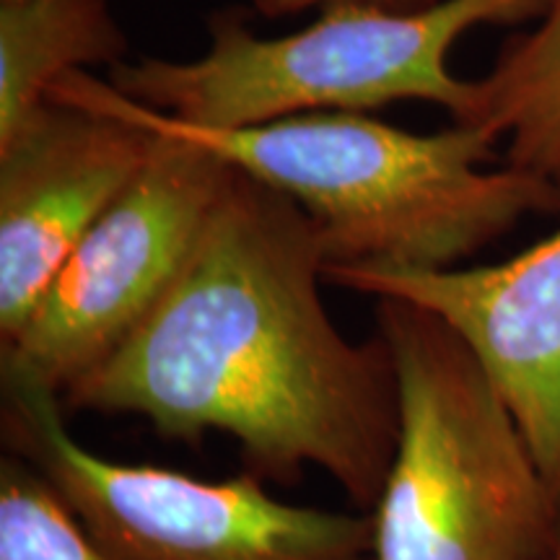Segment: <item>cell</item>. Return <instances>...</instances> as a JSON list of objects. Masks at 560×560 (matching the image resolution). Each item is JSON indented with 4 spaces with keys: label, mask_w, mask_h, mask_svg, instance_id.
I'll list each match as a JSON object with an SVG mask.
<instances>
[{
    "label": "cell",
    "mask_w": 560,
    "mask_h": 560,
    "mask_svg": "<svg viewBox=\"0 0 560 560\" xmlns=\"http://www.w3.org/2000/svg\"><path fill=\"white\" fill-rule=\"evenodd\" d=\"M50 102L213 151L304 210L327 268H457L527 215L560 213L558 185L509 164L486 166L495 140L470 125L420 136L366 112H310L247 128H198L128 100L89 70L55 83Z\"/></svg>",
    "instance_id": "7a4b0ae2"
},
{
    "label": "cell",
    "mask_w": 560,
    "mask_h": 560,
    "mask_svg": "<svg viewBox=\"0 0 560 560\" xmlns=\"http://www.w3.org/2000/svg\"><path fill=\"white\" fill-rule=\"evenodd\" d=\"M128 37L107 0H0V145L50 104L58 81L120 66Z\"/></svg>",
    "instance_id": "9c48e42d"
},
{
    "label": "cell",
    "mask_w": 560,
    "mask_h": 560,
    "mask_svg": "<svg viewBox=\"0 0 560 560\" xmlns=\"http://www.w3.org/2000/svg\"><path fill=\"white\" fill-rule=\"evenodd\" d=\"M229 172L213 151L156 132L138 177L83 236L26 325L0 342L3 384L62 397L100 366L170 289Z\"/></svg>",
    "instance_id": "8992f818"
},
{
    "label": "cell",
    "mask_w": 560,
    "mask_h": 560,
    "mask_svg": "<svg viewBox=\"0 0 560 560\" xmlns=\"http://www.w3.org/2000/svg\"><path fill=\"white\" fill-rule=\"evenodd\" d=\"M325 280L444 319L509 405L560 506V231L480 268H325Z\"/></svg>",
    "instance_id": "ba28073f"
},
{
    "label": "cell",
    "mask_w": 560,
    "mask_h": 560,
    "mask_svg": "<svg viewBox=\"0 0 560 560\" xmlns=\"http://www.w3.org/2000/svg\"><path fill=\"white\" fill-rule=\"evenodd\" d=\"M558 560H560V556H558Z\"/></svg>",
    "instance_id": "4fadbf2b"
},
{
    "label": "cell",
    "mask_w": 560,
    "mask_h": 560,
    "mask_svg": "<svg viewBox=\"0 0 560 560\" xmlns=\"http://www.w3.org/2000/svg\"><path fill=\"white\" fill-rule=\"evenodd\" d=\"M457 125L506 143V164L560 187V0H535L527 32L511 37Z\"/></svg>",
    "instance_id": "30bf717a"
},
{
    "label": "cell",
    "mask_w": 560,
    "mask_h": 560,
    "mask_svg": "<svg viewBox=\"0 0 560 560\" xmlns=\"http://www.w3.org/2000/svg\"><path fill=\"white\" fill-rule=\"evenodd\" d=\"M55 392L3 384V441L107 560H374L366 514L293 506L252 472L200 480L125 465L70 436Z\"/></svg>",
    "instance_id": "5b68a950"
},
{
    "label": "cell",
    "mask_w": 560,
    "mask_h": 560,
    "mask_svg": "<svg viewBox=\"0 0 560 560\" xmlns=\"http://www.w3.org/2000/svg\"><path fill=\"white\" fill-rule=\"evenodd\" d=\"M400 431L371 509L374 560H558L560 506L467 342L405 299H376Z\"/></svg>",
    "instance_id": "3957f363"
},
{
    "label": "cell",
    "mask_w": 560,
    "mask_h": 560,
    "mask_svg": "<svg viewBox=\"0 0 560 560\" xmlns=\"http://www.w3.org/2000/svg\"><path fill=\"white\" fill-rule=\"evenodd\" d=\"M257 11H262L265 16H285V13H299L310 9H327L335 3H371L382 5V9H395V11H416L425 9V5L439 3V0H252Z\"/></svg>",
    "instance_id": "7c38bea8"
},
{
    "label": "cell",
    "mask_w": 560,
    "mask_h": 560,
    "mask_svg": "<svg viewBox=\"0 0 560 560\" xmlns=\"http://www.w3.org/2000/svg\"><path fill=\"white\" fill-rule=\"evenodd\" d=\"M325 268L304 210L231 166L170 289L62 408L138 416L187 444L226 433L244 472L293 486L317 467L371 511L400 431L395 363L376 332L335 327Z\"/></svg>",
    "instance_id": "6da1fadb"
},
{
    "label": "cell",
    "mask_w": 560,
    "mask_h": 560,
    "mask_svg": "<svg viewBox=\"0 0 560 560\" xmlns=\"http://www.w3.org/2000/svg\"><path fill=\"white\" fill-rule=\"evenodd\" d=\"M0 560H107L42 475L24 459L0 462Z\"/></svg>",
    "instance_id": "8fae6325"
},
{
    "label": "cell",
    "mask_w": 560,
    "mask_h": 560,
    "mask_svg": "<svg viewBox=\"0 0 560 560\" xmlns=\"http://www.w3.org/2000/svg\"><path fill=\"white\" fill-rule=\"evenodd\" d=\"M532 19L535 0H439L416 11L335 3L304 30L260 37L219 13L200 58L122 60L109 83L143 107L215 130L395 102L436 104L459 122L472 81L452 73V47L475 26Z\"/></svg>",
    "instance_id": "277c9868"
},
{
    "label": "cell",
    "mask_w": 560,
    "mask_h": 560,
    "mask_svg": "<svg viewBox=\"0 0 560 560\" xmlns=\"http://www.w3.org/2000/svg\"><path fill=\"white\" fill-rule=\"evenodd\" d=\"M153 145L140 125L58 102L0 145V342L26 325Z\"/></svg>",
    "instance_id": "52a82bcc"
}]
</instances>
